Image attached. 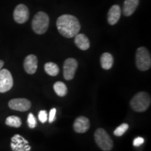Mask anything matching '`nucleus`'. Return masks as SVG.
<instances>
[{
  "label": "nucleus",
  "mask_w": 151,
  "mask_h": 151,
  "mask_svg": "<svg viewBox=\"0 0 151 151\" xmlns=\"http://www.w3.org/2000/svg\"><path fill=\"white\" fill-rule=\"evenodd\" d=\"M94 140L101 150L109 151L113 148V141L109 134L102 128H99L94 132Z\"/></svg>",
  "instance_id": "5"
},
{
  "label": "nucleus",
  "mask_w": 151,
  "mask_h": 151,
  "mask_svg": "<svg viewBox=\"0 0 151 151\" xmlns=\"http://www.w3.org/2000/svg\"><path fill=\"white\" fill-rule=\"evenodd\" d=\"M136 65L140 71H147L151 67L150 52L145 47H140L136 52Z\"/></svg>",
  "instance_id": "4"
},
{
  "label": "nucleus",
  "mask_w": 151,
  "mask_h": 151,
  "mask_svg": "<svg viewBox=\"0 0 151 151\" xmlns=\"http://www.w3.org/2000/svg\"><path fill=\"white\" fill-rule=\"evenodd\" d=\"M11 148L13 151H29L30 147L28 146L27 141L19 135H16L12 139Z\"/></svg>",
  "instance_id": "12"
},
{
  "label": "nucleus",
  "mask_w": 151,
  "mask_h": 151,
  "mask_svg": "<svg viewBox=\"0 0 151 151\" xmlns=\"http://www.w3.org/2000/svg\"><path fill=\"white\" fill-rule=\"evenodd\" d=\"M29 18V9L24 4H18L14 11V19L17 23L23 24Z\"/></svg>",
  "instance_id": "8"
},
{
  "label": "nucleus",
  "mask_w": 151,
  "mask_h": 151,
  "mask_svg": "<svg viewBox=\"0 0 151 151\" xmlns=\"http://www.w3.org/2000/svg\"><path fill=\"white\" fill-rule=\"evenodd\" d=\"M143 143H144V139L142 137H139L134 139V140L133 141V145L136 147H139L141 146Z\"/></svg>",
  "instance_id": "24"
},
{
  "label": "nucleus",
  "mask_w": 151,
  "mask_h": 151,
  "mask_svg": "<svg viewBox=\"0 0 151 151\" xmlns=\"http://www.w3.org/2000/svg\"><path fill=\"white\" fill-rule=\"evenodd\" d=\"M45 71L48 73V75L52 76H55L59 73L60 69L58 66L55 63L53 62H47L44 65Z\"/></svg>",
  "instance_id": "18"
},
{
  "label": "nucleus",
  "mask_w": 151,
  "mask_h": 151,
  "mask_svg": "<svg viewBox=\"0 0 151 151\" xmlns=\"http://www.w3.org/2000/svg\"><path fill=\"white\" fill-rule=\"evenodd\" d=\"M4 62L2 61V60H0V71H1V69H2L3 66H4Z\"/></svg>",
  "instance_id": "25"
},
{
  "label": "nucleus",
  "mask_w": 151,
  "mask_h": 151,
  "mask_svg": "<svg viewBox=\"0 0 151 151\" xmlns=\"http://www.w3.org/2000/svg\"><path fill=\"white\" fill-rule=\"evenodd\" d=\"M38 117H39L40 122H42V123H45V122H46L47 120H48V114H47L46 111L44 110L41 111L39 113V116H38Z\"/></svg>",
  "instance_id": "22"
},
{
  "label": "nucleus",
  "mask_w": 151,
  "mask_h": 151,
  "mask_svg": "<svg viewBox=\"0 0 151 151\" xmlns=\"http://www.w3.org/2000/svg\"><path fill=\"white\" fill-rule=\"evenodd\" d=\"M27 123L29 127L31 128V129H33V128H35L36 126H37V120H36L35 116H34L32 113H30L28 115Z\"/></svg>",
  "instance_id": "21"
},
{
  "label": "nucleus",
  "mask_w": 151,
  "mask_h": 151,
  "mask_svg": "<svg viewBox=\"0 0 151 151\" xmlns=\"http://www.w3.org/2000/svg\"><path fill=\"white\" fill-rule=\"evenodd\" d=\"M129 128V124L127 123H123L120 124V126H118V127L115 129V131L113 132V134H114L115 136L116 137H121L127 132V130Z\"/></svg>",
  "instance_id": "20"
},
{
  "label": "nucleus",
  "mask_w": 151,
  "mask_h": 151,
  "mask_svg": "<svg viewBox=\"0 0 151 151\" xmlns=\"http://www.w3.org/2000/svg\"><path fill=\"white\" fill-rule=\"evenodd\" d=\"M6 124L9 126V127L18 128L21 126L22 121L20 118L18 116H9L6 120Z\"/></svg>",
  "instance_id": "19"
},
{
  "label": "nucleus",
  "mask_w": 151,
  "mask_h": 151,
  "mask_svg": "<svg viewBox=\"0 0 151 151\" xmlns=\"http://www.w3.org/2000/svg\"><path fill=\"white\" fill-rule=\"evenodd\" d=\"M14 86V80L10 71L1 69L0 71V92L4 93L10 90Z\"/></svg>",
  "instance_id": "6"
},
{
  "label": "nucleus",
  "mask_w": 151,
  "mask_h": 151,
  "mask_svg": "<svg viewBox=\"0 0 151 151\" xmlns=\"http://www.w3.org/2000/svg\"><path fill=\"white\" fill-rule=\"evenodd\" d=\"M113 57L109 52H104L101 55V58H100V63H101V67L106 70H109L111 69L113 67Z\"/></svg>",
  "instance_id": "16"
},
{
  "label": "nucleus",
  "mask_w": 151,
  "mask_h": 151,
  "mask_svg": "<svg viewBox=\"0 0 151 151\" xmlns=\"http://www.w3.org/2000/svg\"><path fill=\"white\" fill-rule=\"evenodd\" d=\"M53 89L59 97H65L68 92L67 86L61 81H58L53 85Z\"/></svg>",
  "instance_id": "17"
},
{
  "label": "nucleus",
  "mask_w": 151,
  "mask_h": 151,
  "mask_svg": "<svg viewBox=\"0 0 151 151\" xmlns=\"http://www.w3.org/2000/svg\"><path fill=\"white\" fill-rule=\"evenodd\" d=\"M120 16H121V9L120 6H112L108 13V22L111 25H114L120 20Z\"/></svg>",
  "instance_id": "13"
},
{
  "label": "nucleus",
  "mask_w": 151,
  "mask_h": 151,
  "mask_svg": "<svg viewBox=\"0 0 151 151\" xmlns=\"http://www.w3.org/2000/svg\"><path fill=\"white\" fill-rule=\"evenodd\" d=\"M55 115H56V109L52 108L51 110L50 111V113H49L48 122H50V123H52V122L55 120Z\"/></svg>",
  "instance_id": "23"
},
{
  "label": "nucleus",
  "mask_w": 151,
  "mask_h": 151,
  "mask_svg": "<svg viewBox=\"0 0 151 151\" xmlns=\"http://www.w3.org/2000/svg\"><path fill=\"white\" fill-rule=\"evenodd\" d=\"M58 32L66 38H73L79 33L81 24L75 16L65 14L60 16L56 22Z\"/></svg>",
  "instance_id": "1"
},
{
  "label": "nucleus",
  "mask_w": 151,
  "mask_h": 151,
  "mask_svg": "<svg viewBox=\"0 0 151 151\" xmlns=\"http://www.w3.org/2000/svg\"><path fill=\"white\" fill-rule=\"evenodd\" d=\"M38 60L35 55H29L24 59V71L29 74H34L37 70Z\"/></svg>",
  "instance_id": "11"
},
{
  "label": "nucleus",
  "mask_w": 151,
  "mask_h": 151,
  "mask_svg": "<svg viewBox=\"0 0 151 151\" xmlns=\"http://www.w3.org/2000/svg\"><path fill=\"white\" fill-rule=\"evenodd\" d=\"M90 122L89 119L84 116H80L76 119L73 123V129L77 133H85L89 129Z\"/></svg>",
  "instance_id": "10"
},
{
  "label": "nucleus",
  "mask_w": 151,
  "mask_h": 151,
  "mask_svg": "<svg viewBox=\"0 0 151 151\" xmlns=\"http://www.w3.org/2000/svg\"><path fill=\"white\" fill-rule=\"evenodd\" d=\"M150 103V95L147 92H140L134 96L130 101V106L136 112H143L148 109Z\"/></svg>",
  "instance_id": "2"
},
{
  "label": "nucleus",
  "mask_w": 151,
  "mask_h": 151,
  "mask_svg": "<svg viewBox=\"0 0 151 151\" xmlns=\"http://www.w3.org/2000/svg\"><path fill=\"white\" fill-rule=\"evenodd\" d=\"M74 42L78 48L82 50H87L90 46V43L88 38L84 34H78L75 36Z\"/></svg>",
  "instance_id": "15"
},
{
  "label": "nucleus",
  "mask_w": 151,
  "mask_h": 151,
  "mask_svg": "<svg viewBox=\"0 0 151 151\" xmlns=\"http://www.w3.org/2000/svg\"><path fill=\"white\" fill-rule=\"evenodd\" d=\"M31 105L30 101L24 98L13 99L9 102V108L15 111H21V112L29 110L31 108Z\"/></svg>",
  "instance_id": "9"
},
{
  "label": "nucleus",
  "mask_w": 151,
  "mask_h": 151,
  "mask_svg": "<svg viewBox=\"0 0 151 151\" xmlns=\"http://www.w3.org/2000/svg\"><path fill=\"white\" fill-rule=\"evenodd\" d=\"M49 26V17L48 14L43 11L38 12L34 16L32 27L34 32L37 35L46 33Z\"/></svg>",
  "instance_id": "3"
},
{
  "label": "nucleus",
  "mask_w": 151,
  "mask_h": 151,
  "mask_svg": "<svg viewBox=\"0 0 151 151\" xmlns=\"http://www.w3.org/2000/svg\"><path fill=\"white\" fill-rule=\"evenodd\" d=\"M139 0H125L124 2L123 11L124 16H130L134 13L137 6H139Z\"/></svg>",
  "instance_id": "14"
},
{
  "label": "nucleus",
  "mask_w": 151,
  "mask_h": 151,
  "mask_svg": "<svg viewBox=\"0 0 151 151\" xmlns=\"http://www.w3.org/2000/svg\"><path fill=\"white\" fill-rule=\"evenodd\" d=\"M78 67V62L73 58H68L63 65L64 78L67 81L72 80Z\"/></svg>",
  "instance_id": "7"
}]
</instances>
